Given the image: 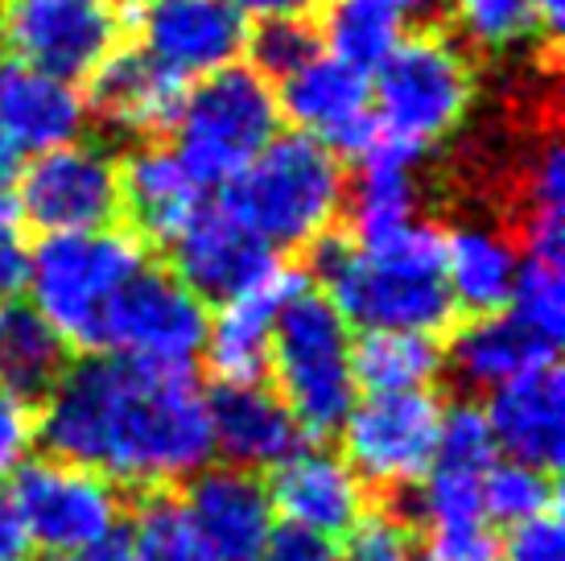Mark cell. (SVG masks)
Listing matches in <instances>:
<instances>
[{"mask_svg": "<svg viewBox=\"0 0 565 561\" xmlns=\"http://www.w3.org/2000/svg\"><path fill=\"white\" fill-rule=\"evenodd\" d=\"M38 437L66 463L145 491L186 484L215 458L194 375L111 351L66 368L38 409Z\"/></svg>", "mask_w": 565, "mask_h": 561, "instance_id": "1", "label": "cell"}, {"mask_svg": "<svg viewBox=\"0 0 565 561\" xmlns=\"http://www.w3.org/2000/svg\"><path fill=\"white\" fill-rule=\"evenodd\" d=\"M315 277L347 327L438 335L455 318L441 280V232L425 219L367 244L330 232L315 244Z\"/></svg>", "mask_w": 565, "mask_h": 561, "instance_id": "2", "label": "cell"}, {"mask_svg": "<svg viewBox=\"0 0 565 561\" xmlns=\"http://www.w3.org/2000/svg\"><path fill=\"white\" fill-rule=\"evenodd\" d=\"M343 157L301 133H277L223 187V211L273 252L315 248L343 215Z\"/></svg>", "mask_w": 565, "mask_h": 561, "instance_id": "3", "label": "cell"}, {"mask_svg": "<svg viewBox=\"0 0 565 561\" xmlns=\"http://www.w3.org/2000/svg\"><path fill=\"white\" fill-rule=\"evenodd\" d=\"M471 54L450 33H405L401 46L372 71L376 145L422 161L434 145L455 137L471 112Z\"/></svg>", "mask_w": 565, "mask_h": 561, "instance_id": "4", "label": "cell"}, {"mask_svg": "<svg viewBox=\"0 0 565 561\" xmlns=\"http://www.w3.org/2000/svg\"><path fill=\"white\" fill-rule=\"evenodd\" d=\"M355 335L322 289L301 285L273 322L268 380L306 437H334L355 405Z\"/></svg>", "mask_w": 565, "mask_h": 561, "instance_id": "5", "label": "cell"}, {"mask_svg": "<svg viewBox=\"0 0 565 561\" xmlns=\"http://www.w3.org/2000/svg\"><path fill=\"white\" fill-rule=\"evenodd\" d=\"M145 265H149L145 240L137 232L95 227V232L42 235L30 248V268H25L30 306L66 343L95 347L111 297Z\"/></svg>", "mask_w": 565, "mask_h": 561, "instance_id": "6", "label": "cell"}, {"mask_svg": "<svg viewBox=\"0 0 565 561\" xmlns=\"http://www.w3.org/2000/svg\"><path fill=\"white\" fill-rule=\"evenodd\" d=\"M173 154L206 190L227 187L281 133L277 92L265 75L236 63L186 87L173 120Z\"/></svg>", "mask_w": 565, "mask_h": 561, "instance_id": "7", "label": "cell"}, {"mask_svg": "<svg viewBox=\"0 0 565 561\" xmlns=\"http://www.w3.org/2000/svg\"><path fill=\"white\" fill-rule=\"evenodd\" d=\"M17 512L21 537L50 558H71L120 532V491L95 470L58 454L25 458L4 491Z\"/></svg>", "mask_w": 565, "mask_h": 561, "instance_id": "8", "label": "cell"}, {"mask_svg": "<svg viewBox=\"0 0 565 561\" xmlns=\"http://www.w3.org/2000/svg\"><path fill=\"white\" fill-rule=\"evenodd\" d=\"M125 0H0V54L71 83L120 50Z\"/></svg>", "mask_w": 565, "mask_h": 561, "instance_id": "9", "label": "cell"}, {"mask_svg": "<svg viewBox=\"0 0 565 561\" xmlns=\"http://www.w3.org/2000/svg\"><path fill=\"white\" fill-rule=\"evenodd\" d=\"M206 327H211V314L203 297L166 268L145 265L111 297L95 347L111 356L141 359L153 368L190 372L203 356Z\"/></svg>", "mask_w": 565, "mask_h": 561, "instance_id": "10", "label": "cell"}, {"mask_svg": "<svg viewBox=\"0 0 565 561\" xmlns=\"http://www.w3.org/2000/svg\"><path fill=\"white\" fill-rule=\"evenodd\" d=\"M13 207L17 219L42 235L111 227L120 215V161L108 145L87 137L38 154L17 170Z\"/></svg>", "mask_w": 565, "mask_h": 561, "instance_id": "11", "label": "cell"}, {"mask_svg": "<svg viewBox=\"0 0 565 561\" xmlns=\"http://www.w3.org/2000/svg\"><path fill=\"white\" fill-rule=\"evenodd\" d=\"M441 401L434 392L401 396H355L339 425L343 458L367 487L408 491L434 467L441 434Z\"/></svg>", "mask_w": 565, "mask_h": 561, "instance_id": "12", "label": "cell"}, {"mask_svg": "<svg viewBox=\"0 0 565 561\" xmlns=\"http://www.w3.org/2000/svg\"><path fill=\"white\" fill-rule=\"evenodd\" d=\"M277 108L301 137L322 140L339 157L360 161L376 145L372 120V78L318 50L306 66L281 78Z\"/></svg>", "mask_w": 565, "mask_h": 561, "instance_id": "13", "label": "cell"}, {"mask_svg": "<svg viewBox=\"0 0 565 561\" xmlns=\"http://www.w3.org/2000/svg\"><path fill=\"white\" fill-rule=\"evenodd\" d=\"M137 30L141 50L186 83L236 66L248 46V21L227 0H145Z\"/></svg>", "mask_w": 565, "mask_h": 561, "instance_id": "14", "label": "cell"}, {"mask_svg": "<svg viewBox=\"0 0 565 561\" xmlns=\"http://www.w3.org/2000/svg\"><path fill=\"white\" fill-rule=\"evenodd\" d=\"M173 277L186 280L203 301H232L281 265L277 252L223 207H203L170 244Z\"/></svg>", "mask_w": 565, "mask_h": 561, "instance_id": "15", "label": "cell"}, {"mask_svg": "<svg viewBox=\"0 0 565 561\" xmlns=\"http://www.w3.org/2000/svg\"><path fill=\"white\" fill-rule=\"evenodd\" d=\"M182 504L215 561H260L277 529L265 479L232 463H206L199 475H190Z\"/></svg>", "mask_w": 565, "mask_h": 561, "instance_id": "16", "label": "cell"}, {"mask_svg": "<svg viewBox=\"0 0 565 561\" xmlns=\"http://www.w3.org/2000/svg\"><path fill=\"white\" fill-rule=\"evenodd\" d=\"M87 125L92 108L79 83L0 54V137L17 157H38L83 140Z\"/></svg>", "mask_w": 565, "mask_h": 561, "instance_id": "17", "label": "cell"}, {"mask_svg": "<svg viewBox=\"0 0 565 561\" xmlns=\"http://www.w3.org/2000/svg\"><path fill=\"white\" fill-rule=\"evenodd\" d=\"M310 280L298 268L277 265L260 285L244 289L239 297L223 301L220 318H211L203 343L206 372L220 380V389L239 384H265L268 380V347H273V322L289 297Z\"/></svg>", "mask_w": 565, "mask_h": 561, "instance_id": "18", "label": "cell"}, {"mask_svg": "<svg viewBox=\"0 0 565 561\" xmlns=\"http://www.w3.org/2000/svg\"><path fill=\"white\" fill-rule=\"evenodd\" d=\"M265 487L273 512L285 525L322 532L334 541L367 512V484L351 470V463L339 451H322L306 442L273 467V479Z\"/></svg>", "mask_w": 565, "mask_h": 561, "instance_id": "19", "label": "cell"}, {"mask_svg": "<svg viewBox=\"0 0 565 561\" xmlns=\"http://www.w3.org/2000/svg\"><path fill=\"white\" fill-rule=\"evenodd\" d=\"M483 417L503 458L557 470L565 454V380L557 359L487 392Z\"/></svg>", "mask_w": 565, "mask_h": 561, "instance_id": "20", "label": "cell"}, {"mask_svg": "<svg viewBox=\"0 0 565 561\" xmlns=\"http://www.w3.org/2000/svg\"><path fill=\"white\" fill-rule=\"evenodd\" d=\"M186 78L161 66L149 50H116L108 63L92 75L87 108L92 116H104L116 133L132 137H158L170 133L182 99H186Z\"/></svg>", "mask_w": 565, "mask_h": 561, "instance_id": "21", "label": "cell"}, {"mask_svg": "<svg viewBox=\"0 0 565 561\" xmlns=\"http://www.w3.org/2000/svg\"><path fill=\"white\" fill-rule=\"evenodd\" d=\"M206 409H211L215 454H223V463L252 470V475L273 470L306 442L294 413L265 384L220 389L215 396H206Z\"/></svg>", "mask_w": 565, "mask_h": 561, "instance_id": "22", "label": "cell"}, {"mask_svg": "<svg viewBox=\"0 0 565 561\" xmlns=\"http://www.w3.org/2000/svg\"><path fill=\"white\" fill-rule=\"evenodd\" d=\"M520 277V244L512 235L483 223L462 219L441 235V280L450 289L455 310L500 314L512 301Z\"/></svg>", "mask_w": 565, "mask_h": 561, "instance_id": "23", "label": "cell"}, {"mask_svg": "<svg viewBox=\"0 0 565 561\" xmlns=\"http://www.w3.org/2000/svg\"><path fill=\"white\" fill-rule=\"evenodd\" d=\"M120 207L132 215L141 240L170 244L206 207V187L182 166L173 149L141 145L120 166Z\"/></svg>", "mask_w": 565, "mask_h": 561, "instance_id": "24", "label": "cell"}, {"mask_svg": "<svg viewBox=\"0 0 565 561\" xmlns=\"http://www.w3.org/2000/svg\"><path fill=\"white\" fill-rule=\"evenodd\" d=\"M557 359L550 343H541L533 330L516 322L508 310L500 314H475L467 327L455 330L450 351H446V368L475 392H491L516 380L536 363Z\"/></svg>", "mask_w": 565, "mask_h": 561, "instance_id": "25", "label": "cell"}, {"mask_svg": "<svg viewBox=\"0 0 565 561\" xmlns=\"http://www.w3.org/2000/svg\"><path fill=\"white\" fill-rule=\"evenodd\" d=\"M360 170L347 182L343 211L351 219L355 244L380 240V235L405 227L413 219H422V178H417V161L396 149L376 145L372 154L355 161Z\"/></svg>", "mask_w": 565, "mask_h": 561, "instance_id": "26", "label": "cell"}, {"mask_svg": "<svg viewBox=\"0 0 565 561\" xmlns=\"http://www.w3.org/2000/svg\"><path fill=\"white\" fill-rule=\"evenodd\" d=\"M351 372L360 396H401V392H434L446 372V351L438 335L417 330H363L351 343Z\"/></svg>", "mask_w": 565, "mask_h": 561, "instance_id": "27", "label": "cell"}, {"mask_svg": "<svg viewBox=\"0 0 565 561\" xmlns=\"http://www.w3.org/2000/svg\"><path fill=\"white\" fill-rule=\"evenodd\" d=\"M66 339L50 327L30 301H0V389L25 401H46L50 389L71 368Z\"/></svg>", "mask_w": 565, "mask_h": 561, "instance_id": "28", "label": "cell"}, {"mask_svg": "<svg viewBox=\"0 0 565 561\" xmlns=\"http://www.w3.org/2000/svg\"><path fill=\"white\" fill-rule=\"evenodd\" d=\"M318 13H322V33H318L322 50L367 78L408 33V17L388 0H327Z\"/></svg>", "mask_w": 565, "mask_h": 561, "instance_id": "29", "label": "cell"}, {"mask_svg": "<svg viewBox=\"0 0 565 561\" xmlns=\"http://www.w3.org/2000/svg\"><path fill=\"white\" fill-rule=\"evenodd\" d=\"M455 42L462 50H479L491 59L520 54L545 38L533 13V0H446Z\"/></svg>", "mask_w": 565, "mask_h": 561, "instance_id": "30", "label": "cell"}, {"mask_svg": "<svg viewBox=\"0 0 565 561\" xmlns=\"http://www.w3.org/2000/svg\"><path fill=\"white\" fill-rule=\"evenodd\" d=\"M137 561H215L199 525L190 520L182 496L166 487L149 491L132 512V529L125 532Z\"/></svg>", "mask_w": 565, "mask_h": 561, "instance_id": "31", "label": "cell"}, {"mask_svg": "<svg viewBox=\"0 0 565 561\" xmlns=\"http://www.w3.org/2000/svg\"><path fill=\"white\" fill-rule=\"evenodd\" d=\"M483 512L500 529H516L524 520L557 512L553 470L529 467L516 458H495L483 475Z\"/></svg>", "mask_w": 565, "mask_h": 561, "instance_id": "32", "label": "cell"}, {"mask_svg": "<svg viewBox=\"0 0 565 561\" xmlns=\"http://www.w3.org/2000/svg\"><path fill=\"white\" fill-rule=\"evenodd\" d=\"M508 314L533 330L541 343L557 351L565 335V268L562 261L520 256V277L508 301Z\"/></svg>", "mask_w": 565, "mask_h": 561, "instance_id": "33", "label": "cell"}, {"mask_svg": "<svg viewBox=\"0 0 565 561\" xmlns=\"http://www.w3.org/2000/svg\"><path fill=\"white\" fill-rule=\"evenodd\" d=\"M322 42L310 21H256V30H248V63L256 75H265L268 83L285 75H294L298 66H306L315 59Z\"/></svg>", "mask_w": 565, "mask_h": 561, "instance_id": "34", "label": "cell"}, {"mask_svg": "<svg viewBox=\"0 0 565 561\" xmlns=\"http://www.w3.org/2000/svg\"><path fill=\"white\" fill-rule=\"evenodd\" d=\"M343 537L339 561H425L413 529L393 512H363Z\"/></svg>", "mask_w": 565, "mask_h": 561, "instance_id": "35", "label": "cell"}, {"mask_svg": "<svg viewBox=\"0 0 565 561\" xmlns=\"http://www.w3.org/2000/svg\"><path fill=\"white\" fill-rule=\"evenodd\" d=\"M38 446V405L0 389V475H13Z\"/></svg>", "mask_w": 565, "mask_h": 561, "instance_id": "36", "label": "cell"}, {"mask_svg": "<svg viewBox=\"0 0 565 561\" xmlns=\"http://www.w3.org/2000/svg\"><path fill=\"white\" fill-rule=\"evenodd\" d=\"M503 561H565V529L557 512L524 520L516 529H508Z\"/></svg>", "mask_w": 565, "mask_h": 561, "instance_id": "37", "label": "cell"}, {"mask_svg": "<svg viewBox=\"0 0 565 561\" xmlns=\"http://www.w3.org/2000/svg\"><path fill=\"white\" fill-rule=\"evenodd\" d=\"M260 561H339V541L298 525H277Z\"/></svg>", "mask_w": 565, "mask_h": 561, "instance_id": "38", "label": "cell"}, {"mask_svg": "<svg viewBox=\"0 0 565 561\" xmlns=\"http://www.w3.org/2000/svg\"><path fill=\"white\" fill-rule=\"evenodd\" d=\"M25 268H30V248L21 244L17 223H0V301H13L25 289Z\"/></svg>", "mask_w": 565, "mask_h": 561, "instance_id": "39", "label": "cell"}, {"mask_svg": "<svg viewBox=\"0 0 565 561\" xmlns=\"http://www.w3.org/2000/svg\"><path fill=\"white\" fill-rule=\"evenodd\" d=\"M244 21H310L327 0H227Z\"/></svg>", "mask_w": 565, "mask_h": 561, "instance_id": "40", "label": "cell"}, {"mask_svg": "<svg viewBox=\"0 0 565 561\" xmlns=\"http://www.w3.org/2000/svg\"><path fill=\"white\" fill-rule=\"evenodd\" d=\"M17 161L21 157L4 145L0 137V223H17V207H13V182H17Z\"/></svg>", "mask_w": 565, "mask_h": 561, "instance_id": "41", "label": "cell"}, {"mask_svg": "<svg viewBox=\"0 0 565 561\" xmlns=\"http://www.w3.org/2000/svg\"><path fill=\"white\" fill-rule=\"evenodd\" d=\"M54 561H137V553H132L125 532H111L108 541L83 549V553H71V558H54Z\"/></svg>", "mask_w": 565, "mask_h": 561, "instance_id": "42", "label": "cell"}, {"mask_svg": "<svg viewBox=\"0 0 565 561\" xmlns=\"http://www.w3.org/2000/svg\"><path fill=\"white\" fill-rule=\"evenodd\" d=\"M21 546H25V537H21V525H17L13 504H9V496L0 491V558H13V553H21Z\"/></svg>", "mask_w": 565, "mask_h": 561, "instance_id": "43", "label": "cell"}, {"mask_svg": "<svg viewBox=\"0 0 565 561\" xmlns=\"http://www.w3.org/2000/svg\"><path fill=\"white\" fill-rule=\"evenodd\" d=\"M533 13L541 21L545 38H557L565 25V0H533Z\"/></svg>", "mask_w": 565, "mask_h": 561, "instance_id": "44", "label": "cell"}, {"mask_svg": "<svg viewBox=\"0 0 565 561\" xmlns=\"http://www.w3.org/2000/svg\"><path fill=\"white\" fill-rule=\"evenodd\" d=\"M393 9H401L405 17H429L438 13V9H446V0H388Z\"/></svg>", "mask_w": 565, "mask_h": 561, "instance_id": "45", "label": "cell"}, {"mask_svg": "<svg viewBox=\"0 0 565 561\" xmlns=\"http://www.w3.org/2000/svg\"><path fill=\"white\" fill-rule=\"evenodd\" d=\"M0 561H30V558H21V553H13V558H0Z\"/></svg>", "mask_w": 565, "mask_h": 561, "instance_id": "46", "label": "cell"}, {"mask_svg": "<svg viewBox=\"0 0 565 561\" xmlns=\"http://www.w3.org/2000/svg\"><path fill=\"white\" fill-rule=\"evenodd\" d=\"M141 4H145V0H141Z\"/></svg>", "mask_w": 565, "mask_h": 561, "instance_id": "47", "label": "cell"}]
</instances>
